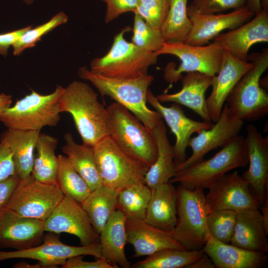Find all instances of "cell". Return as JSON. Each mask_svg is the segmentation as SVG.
Listing matches in <instances>:
<instances>
[{
  "mask_svg": "<svg viewBox=\"0 0 268 268\" xmlns=\"http://www.w3.org/2000/svg\"><path fill=\"white\" fill-rule=\"evenodd\" d=\"M80 78L90 82L102 96H107L127 108L151 131L162 120L157 111L147 106L146 95L154 76L147 74L133 79L108 77L83 66L78 70Z\"/></svg>",
  "mask_w": 268,
  "mask_h": 268,
  "instance_id": "6da1fadb",
  "label": "cell"
},
{
  "mask_svg": "<svg viewBox=\"0 0 268 268\" xmlns=\"http://www.w3.org/2000/svg\"><path fill=\"white\" fill-rule=\"evenodd\" d=\"M60 107L61 113L71 115L83 144L92 147L108 135L106 108L88 84L73 81L64 88Z\"/></svg>",
  "mask_w": 268,
  "mask_h": 268,
  "instance_id": "7a4b0ae2",
  "label": "cell"
},
{
  "mask_svg": "<svg viewBox=\"0 0 268 268\" xmlns=\"http://www.w3.org/2000/svg\"><path fill=\"white\" fill-rule=\"evenodd\" d=\"M108 135L125 152L150 167L157 147L151 131L127 108L115 102L106 108Z\"/></svg>",
  "mask_w": 268,
  "mask_h": 268,
  "instance_id": "3957f363",
  "label": "cell"
},
{
  "mask_svg": "<svg viewBox=\"0 0 268 268\" xmlns=\"http://www.w3.org/2000/svg\"><path fill=\"white\" fill-rule=\"evenodd\" d=\"M253 64L233 87L226 100L230 115L237 119L252 121L268 114V94L260 80L268 68V50L249 55Z\"/></svg>",
  "mask_w": 268,
  "mask_h": 268,
  "instance_id": "277c9868",
  "label": "cell"
},
{
  "mask_svg": "<svg viewBox=\"0 0 268 268\" xmlns=\"http://www.w3.org/2000/svg\"><path fill=\"white\" fill-rule=\"evenodd\" d=\"M177 191V219L172 237L185 249L201 250L209 236L207 218L210 213L203 189H187L179 185Z\"/></svg>",
  "mask_w": 268,
  "mask_h": 268,
  "instance_id": "5b68a950",
  "label": "cell"
},
{
  "mask_svg": "<svg viewBox=\"0 0 268 268\" xmlns=\"http://www.w3.org/2000/svg\"><path fill=\"white\" fill-rule=\"evenodd\" d=\"M130 30L126 27L115 35L109 51L91 62V70L118 79L136 78L148 74V68L157 63L158 56L126 40L125 34Z\"/></svg>",
  "mask_w": 268,
  "mask_h": 268,
  "instance_id": "8992f818",
  "label": "cell"
},
{
  "mask_svg": "<svg viewBox=\"0 0 268 268\" xmlns=\"http://www.w3.org/2000/svg\"><path fill=\"white\" fill-rule=\"evenodd\" d=\"M244 138L239 134L213 157L203 159L177 172L169 182L179 183L189 190L208 189L229 171L248 164Z\"/></svg>",
  "mask_w": 268,
  "mask_h": 268,
  "instance_id": "52a82bcc",
  "label": "cell"
},
{
  "mask_svg": "<svg viewBox=\"0 0 268 268\" xmlns=\"http://www.w3.org/2000/svg\"><path fill=\"white\" fill-rule=\"evenodd\" d=\"M64 88L58 85L54 92L43 95L34 90L0 114V121L7 128L39 131L57 126L61 113L60 101Z\"/></svg>",
  "mask_w": 268,
  "mask_h": 268,
  "instance_id": "ba28073f",
  "label": "cell"
},
{
  "mask_svg": "<svg viewBox=\"0 0 268 268\" xmlns=\"http://www.w3.org/2000/svg\"><path fill=\"white\" fill-rule=\"evenodd\" d=\"M92 148L103 184L119 192L144 183L149 167L125 152L109 135Z\"/></svg>",
  "mask_w": 268,
  "mask_h": 268,
  "instance_id": "9c48e42d",
  "label": "cell"
},
{
  "mask_svg": "<svg viewBox=\"0 0 268 268\" xmlns=\"http://www.w3.org/2000/svg\"><path fill=\"white\" fill-rule=\"evenodd\" d=\"M224 50L213 43L195 46L185 42L165 41L162 47L154 52L157 56L171 55L180 61L178 67L173 63L167 64L164 69V78L172 84L180 80L183 73L198 72L211 76L219 71Z\"/></svg>",
  "mask_w": 268,
  "mask_h": 268,
  "instance_id": "30bf717a",
  "label": "cell"
},
{
  "mask_svg": "<svg viewBox=\"0 0 268 268\" xmlns=\"http://www.w3.org/2000/svg\"><path fill=\"white\" fill-rule=\"evenodd\" d=\"M64 197L57 184L42 183L31 174L19 178L5 206L23 216L44 221Z\"/></svg>",
  "mask_w": 268,
  "mask_h": 268,
  "instance_id": "8fae6325",
  "label": "cell"
},
{
  "mask_svg": "<svg viewBox=\"0 0 268 268\" xmlns=\"http://www.w3.org/2000/svg\"><path fill=\"white\" fill-rule=\"evenodd\" d=\"M89 255L101 258L99 243L90 245L74 246L63 243L59 234L49 232L44 234L42 243L20 250L0 251V262L12 259H28L38 261L42 268H54L63 266L70 258Z\"/></svg>",
  "mask_w": 268,
  "mask_h": 268,
  "instance_id": "7c38bea8",
  "label": "cell"
},
{
  "mask_svg": "<svg viewBox=\"0 0 268 268\" xmlns=\"http://www.w3.org/2000/svg\"><path fill=\"white\" fill-rule=\"evenodd\" d=\"M44 230L58 234L67 233L74 235L83 246L99 243V235L81 203L65 196L44 221Z\"/></svg>",
  "mask_w": 268,
  "mask_h": 268,
  "instance_id": "4fadbf2b",
  "label": "cell"
},
{
  "mask_svg": "<svg viewBox=\"0 0 268 268\" xmlns=\"http://www.w3.org/2000/svg\"><path fill=\"white\" fill-rule=\"evenodd\" d=\"M244 121L232 117L226 103L218 119L207 130H203L198 135L191 137L188 146L192 150L191 156L177 166L176 172L182 171L204 159L211 150L222 147L239 135Z\"/></svg>",
  "mask_w": 268,
  "mask_h": 268,
  "instance_id": "5bb4252c",
  "label": "cell"
},
{
  "mask_svg": "<svg viewBox=\"0 0 268 268\" xmlns=\"http://www.w3.org/2000/svg\"><path fill=\"white\" fill-rule=\"evenodd\" d=\"M205 195L210 212L228 209L239 211L259 209L261 203L248 182L237 171L225 174L211 185Z\"/></svg>",
  "mask_w": 268,
  "mask_h": 268,
  "instance_id": "9a60e30c",
  "label": "cell"
},
{
  "mask_svg": "<svg viewBox=\"0 0 268 268\" xmlns=\"http://www.w3.org/2000/svg\"><path fill=\"white\" fill-rule=\"evenodd\" d=\"M261 1V10L248 21L229 31L221 33L213 43L243 61H247L251 47L268 42V0Z\"/></svg>",
  "mask_w": 268,
  "mask_h": 268,
  "instance_id": "2e32d148",
  "label": "cell"
},
{
  "mask_svg": "<svg viewBox=\"0 0 268 268\" xmlns=\"http://www.w3.org/2000/svg\"><path fill=\"white\" fill-rule=\"evenodd\" d=\"M244 143L249 165L242 177L262 204L268 196V136L264 137L250 124L246 128Z\"/></svg>",
  "mask_w": 268,
  "mask_h": 268,
  "instance_id": "e0dca14e",
  "label": "cell"
},
{
  "mask_svg": "<svg viewBox=\"0 0 268 268\" xmlns=\"http://www.w3.org/2000/svg\"><path fill=\"white\" fill-rule=\"evenodd\" d=\"M44 232V221L23 216L6 206L0 208V248L20 250L37 246Z\"/></svg>",
  "mask_w": 268,
  "mask_h": 268,
  "instance_id": "ac0fdd59",
  "label": "cell"
},
{
  "mask_svg": "<svg viewBox=\"0 0 268 268\" xmlns=\"http://www.w3.org/2000/svg\"><path fill=\"white\" fill-rule=\"evenodd\" d=\"M146 100L161 114L175 136L176 142L173 147L176 168L187 159L186 149L192 135L209 129L213 124L190 119L185 114L181 105L178 103H173L170 107L162 105L149 89L147 92Z\"/></svg>",
  "mask_w": 268,
  "mask_h": 268,
  "instance_id": "d6986e66",
  "label": "cell"
},
{
  "mask_svg": "<svg viewBox=\"0 0 268 268\" xmlns=\"http://www.w3.org/2000/svg\"><path fill=\"white\" fill-rule=\"evenodd\" d=\"M255 15L245 5L228 13L189 15L192 27L185 43L195 46L205 45L222 31L235 29Z\"/></svg>",
  "mask_w": 268,
  "mask_h": 268,
  "instance_id": "ffe728a7",
  "label": "cell"
},
{
  "mask_svg": "<svg viewBox=\"0 0 268 268\" xmlns=\"http://www.w3.org/2000/svg\"><path fill=\"white\" fill-rule=\"evenodd\" d=\"M253 66L252 62L243 61L223 51L220 69L213 77L212 91L206 99L210 117L215 123L219 118L226 100L238 81Z\"/></svg>",
  "mask_w": 268,
  "mask_h": 268,
  "instance_id": "44dd1931",
  "label": "cell"
},
{
  "mask_svg": "<svg viewBox=\"0 0 268 268\" xmlns=\"http://www.w3.org/2000/svg\"><path fill=\"white\" fill-rule=\"evenodd\" d=\"M213 76L198 72L187 73L181 78L182 87L174 93L156 96L161 103L173 102L185 106L199 115L203 121L212 124L208 111L205 93Z\"/></svg>",
  "mask_w": 268,
  "mask_h": 268,
  "instance_id": "7402d4cb",
  "label": "cell"
},
{
  "mask_svg": "<svg viewBox=\"0 0 268 268\" xmlns=\"http://www.w3.org/2000/svg\"><path fill=\"white\" fill-rule=\"evenodd\" d=\"M126 232L127 242L134 249V258L148 256L165 248L185 249L170 232L158 229L142 219H127Z\"/></svg>",
  "mask_w": 268,
  "mask_h": 268,
  "instance_id": "603a6c76",
  "label": "cell"
},
{
  "mask_svg": "<svg viewBox=\"0 0 268 268\" xmlns=\"http://www.w3.org/2000/svg\"><path fill=\"white\" fill-rule=\"evenodd\" d=\"M201 250L211 259L215 268H260L268 261L266 253L223 243L210 235Z\"/></svg>",
  "mask_w": 268,
  "mask_h": 268,
  "instance_id": "cb8c5ba5",
  "label": "cell"
},
{
  "mask_svg": "<svg viewBox=\"0 0 268 268\" xmlns=\"http://www.w3.org/2000/svg\"><path fill=\"white\" fill-rule=\"evenodd\" d=\"M126 219L122 212L116 210L99 234L101 258L116 268L131 267L125 251Z\"/></svg>",
  "mask_w": 268,
  "mask_h": 268,
  "instance_id": "d4e9b609",
  "label": "cell"
},
{
  "mask_svg": "<svg viewBox=\"0 0 268 268\" xmlns=\"http://www.w3.org/2000/svg\"><path fill=\"white\" fill-rule=\"evenodd\" d=\"M268 235L259 209L237 212L231 244L248 250L267 254Z\"/></svg>",
  "mask_w": 268,
  "mask_h": 268,
  "instance_id": "484cf974",
  "label": "cell"
},
{
  "mask_svg": "<svg viewBox=\"0 0 268 268\" xmlns=\"http://www.w3.org/2000/svg\"><path fill=\"white\" fill-rule=\"evenodd\" d=\"M177 219V191L172 183H164L152 189L144 220L158 229L171 232Z\"/></svg>",
  "mask_w": 268,
  "mask_h": 268,
  "instance_id": "4316f807",
  "label": "cell"
},
{
  "mask_svg": "<svg viewBox=\"0 0 268 268\" xmlns=\"http://www.w3.org/2000/svg\"><path fill=\"white\" fill-rule=\"evenodd\" d=\"M39 131H25L7 128L0 136V142L10 150L16 174L20 179L32 173Z\"/></svg>",
  "mask_w": 268,
  "mask_h": 268,
  "instance_id": "83f0119b",
  "label": "cell"
},
{
  "mask_svg": "<svg viewBox=\"0 0 268 268\" xmlns=\"http://www.w3.org/2000/svg\"><path fill=\"white\" fill-rule=\"evenodd\" d=\"M157 147V155L144 177V183L151 189L169 182L176 174L174 150L170 143L166 128L161 120L151 130Z\"/></svg>",
  "mask_w": 268,
  "mask_h": 268,
  "instance_id": "f1b7e54d",
  "label": "cell"
},
{
  "mask_svg": "<svg viewBox=\"0 0 268 268\" xmlns=\"http://www.w3.org/2000/svg\"><path fill=\"white\" fill-rule=\"evenodd\" d=\"M62 150L92 191L102 184L92 147L75 142L71 133L64 135Z\"/></svg>",
  "mask_w": 268,
  "mask_h": 268,
  "instance_id": "f546056e",
  "label": "cell"
},
{
  "mask_svg": "<svg viewBox=\"0 0 268 268\" xmlns=\"http://www.w3.org/2000/svg\"><path fill=\"white\" fill-rule=\"evenodd\" d=\"M119 192L102 184L81 203L95 231L99 235L117 210Z\"/></svg>",
  "mask_w": 268,
  "mask_h": 268,
  "instance_id": "4dcf8cb0",
  "label": "cell"
},
{
  "mask_svg": "<svg viewBox=\"0 0 268 268\" xmlns=\"http://www.w3.org/2000/svg\"><path fill=\"white\" fill-rule=\"evenodd\" d=\"M58 143V138L46 134H40L31 173L37 180L46 184H57L58 156L55 151Z\"/></svg>",
  "mask_w": 268,
  "mask_h": 268,
  "instance_id": "1f68e13d",
  "label": "cell"
},
{
  "mask_svg": "<svg viewBox=\"0 0 268 268\" xmlns=\"http://www.w3.org/2000/svg\"><path fill=\"white\" fill-rule=\"evenodd\" d=\"M204 254L201 250H188L165 248L147 256L134 264L133 268H187L199 259Z\"/></svg>",
  "mask_w": 268,
  "mask_h": 268,
  "instance_id": "d6a6232c",
  "label": "cell"
},
{
  "mask_svg": "<svg viewBox=\"0 0 268 268\" xmlns=\"http://www.w3.org/2000/svg\"><path fill=\"white\" fill-rule=\"evenodd\" d=\"M187 2L188 0H169L168 11L160 28L165 41L186 42L192 27Z\"/></svg>",
  "mask_w": 268,
  "mask_h": 268,
  "instance_id": "836d02e7",
  "label": "cell"
},
{
  "mask_svg": "<svg viewBox=\"0 0 268 268\" xmlns=\"http://www.w3.org/2000/svg\"><path fill=\"white\" fill-rule=\"evenodd\" d=\"M151 197V190L144 183L128 186L119 192L117 209L127 219L144 220Z\"/></svg>",
  "mask_w": 268,
  "mask_h": 268,
  "instance_id": "e575fe53",
  "label": "cell"
},
{
  "mask_svg": "<svg viewBox=\"0 0 268 268\" xmlns=\"http://www.w3.org/2000/svg\"><path fill=\"white\" fill-rule=\"evenodd\" d=\"M56 182L63 195L81 203L90 194L82 177L72 167L66 156H58Z\"/></svg>",
  "mask_w": 268,
  "mask_h": 268,
  "instance_id": "d590c367",
  "label": "cell"
},
{
  "mask_svg": "<svg viewBox=\"0 0 268 268\" xmlns=\"http://www.w3.org/2000/svg\"><path fill=\"white\" fill-rule=\"evenodd\" d=\"M67 20V16L63 11H61L47 22L29 28L12 45L13 55H20L25 49L34 47L44 35L56 27L66 23Z\"/></svg>",
  "mask_w": 268,
  "mask_h": 268,
  "instance_id": "8d00e7d4",
  "label": "cell"
},
{
  "mask_svg": "<svg viewBox=\"0 0 268 268\" xmlns=\"http://www.w3.org/2000/svg\"><path fill=\"white\" fill-rule=\"evenodd\" d=\"M237 211L222 209L210 212L207 226L210 236L225 243H230L236 221Z\"/></svg>",
  "mask_w": 268,
  "mask_h": 268,
  "instance_id": "74e56055",
  "label": "cell"
},
{
  "mask_svg": "<svg viewBox=\"0 0 268 268\" xmlns=\"http://www.w3.org/2000/svg\"><path fill=\"white\" fill-rule=\"evenodd\" d=\"M134 13L132 42L143 50L156 52L165 42L160 29L152 27L137 13Z\"/></svg>",
  "mask_w": 268,
  "mask_h": 268,
  "instance_id": "f35d334b",
  "label": "cell"
},
{
  "mask_svg": "<svg viewBox=\"0 0 268 268\" xmlns=\"http://www.w3.org/2000/svg\"><path fill=\"white\" fill-rule=\"evenodd\" d=\"M169 0H139L136 9L137 13L149 25L160 29L166 17Z\"/></svg>",
  "mask_w": 268,
  "mask_h": 268,
  "instance_id": "ab89813d",
  "label": "cell"
},
{
  "mask_svg": "<svg viewBox=\"0 0 268 268\" xmlns=\"http://www.w3.org/2000/svg\"><path fill=\"white\" fill-rule=\"evenodd\" d=\"M248 0H193L188 6V15L215 14L245 6Z\"/></svg>",
  "mask_w": 268,
  "mask_h": 268,
  "instance_id": "60d3db41",
  "label": "cell"
},
{
  "mask_svg": "<svg viewBox=\"0 0 268 268\" xmlns=\"http://www.w3.org/2000/svg\"><path fill=\"white\" fill-rule=\"evenodd\" d=\"M104 1L107 5L105 22L108 23L125 12H134L139 0H104Z\"/></svg>",
  "mask_w": 268,
  "mask_h": 268,
  "instance_id": "b9f144b4",
  "label": "cell"
},
{
  "mask_svg": "<svg viewBox=\"0 0 268 268\" xmlns=\"http://www.w3.org/2000/svg\"><path fill=\"white\" fill-rule=\"evenodd\" d=\"M15 174L12 152L5 144L0 142V181Z\"/></svg>",
  "mask_w": 268,
  "mask_h": 268,
  "instance_id": "7bdbcfd3",
  "label": "cell"
},
{
  "mask_svg": "<svg viewBox=\"0 0 268 268\" xmlns=\"http://www.w3.org/2000/svg\"><path fill=\"white\" fill-rule=\"evenodd\" d=\"M84 256H74L67 259L63 268H116L102 258L96 259L95 261H86L83 259Z\"/></svg>",
  "mask_w": 268,
  "mask_h": 268,
  "instance_id": "ee69618b",
  "label": "cell"
},
{
  "mask_svg": "<svg viewBox=\"0 0 268 268\" xmlns=\"http://www.w3.org/2000/svg\"><path fill=\"white\" fill-rule=\"evenodd\" d=\"M32 26H28L23 28L0 34V55L4 57L7 55L10 46L19 39V38Z\"/></svg>",
  "mask_w": 268,
  "mask_h": 268,
  "instance_id": "f6af8a7d",
  "label": "cell"
},
{
  "mask_svg": "<svg viewBox=\"0 0 268 268\" xmlns=\"http://www.w3.org/2000/svg\"><path fill=\"white\" fill-rule=\"evenodd\" d=\"M19 180V178L15 174L0 181V208L5 206Z\"/></svg>",
  "mask_w": 268,
  "mask_h": 268,
  "instance_id": "bcb514c9",
  "label": "cell"
},
{
  "mask_svg": "<svg viewBox=\"0 0 268 268\" xmlns=\"http://www.w3.org/2000/svg\"><path fill=\"white\" fill-rule=\"evenodd\" d=\"M215 268L211 259L204 253L203 255L187 268Z\"/></svg>",
  "mask_w": 268,
  "mask_h": 268,
  "instance_id": "7dc6e473",
  "label": "cell"
},
{
  "mask_svg": "<svg viewBox=\"0 0 268 268\" xmlns=\"http://www.w3.org/2000/svg\"><path fill=\"white\" fill-rule=\"evenodd\" d=\"M12 103V96L10 95L4 93L0 94V114L3 111L11 106Z\"/></svg>",
  "mask_w": 268,
  "mask_h": 268,
  "instance_id": "c3c4849f",
  "label": "cell"
},
{
  "mask_svg": "<svg viewBox=\"0 0 268 268\" xmlns=\"http://www.w3.org/2000/svg\"><path fill=\"white\" fill-rule=\"evenodd\" d=\"M262 206L261 215L265 228L268 233V197L265 199Z\"/></svg>",
  "mask_w": 268,
  "mask_h": 268,
  "instance_id": "681fc988",
  "label": "cell"
},
{
  "mask_svg": "<svg viewBox=\"0 0 268 268\" xmlns=\"http://www.w3.org/2000/svg\"><path fill=\"white\" fill-rule=\"evenodd\" d=\"M245 6L256 14L262 9L261 0H248Z\"/></svg>",
  "mask_w": 268,
  "mask_h": 268,
  "instance_id": "f907efd6",
  "label": "cell"
},
{
  "mask_svg": "<svg viewBox=\"0 0 268 268\" xmlns=\"http://www.w3.org/2000/svg\"><path fill=\"white\" fill-rule=\"evenodd\" d=\"M13 268H41L42 266L38 263L34 265L28 264L25 262H21L14 264Z\"/></svg>",
  "mask_w": 268,
  "mask_h": 268,
  "instance_id": "816d5d0a",
  "label": "cell"
},
{
  "mask_svg": "<svg viewBox=\"0 0 268 268\" xmlns=\"http://www.w3.org/2000/svg\"><path fill=\"white\" fill-rule=\"evenodd\" d=\"M27 5H31L33 3L34 0H22Z\"/></svg>",
  "mask_w": 268,
  "mask_h": 268,
  "instance_id": "f5cc1de1",
  "label": "cell"
},
{
  "mask_svg": "<svg viewBox=\"0 0 268 268\" xmlns=\"http://www.w3.org/2000/svg\"><path fill=\"white\" fill-rule=\"evenodd\" d=\"M103 1H104V0H102Z\"/></svg>",
  "mask_w": 268,
  "mask_h": 268,
  "instance_id": "db71d44e",
  "label": "cell"
}]
</instances>
